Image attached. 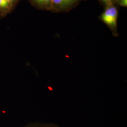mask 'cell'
Listing matches in <instances>:
<instances>
[{
	"instance_id": "obj_4",
	"label": "cell",
	"mask_w": 127,
	"mask_h": 127,
	"mask_svg": "<svg viewBox=\"0 0 127 127\" xmlns=\"http://www.w3.org/2000/svg\"><path fill=\"white\" fill-rule=\"evenodd\" d=\"M16 6L6 0H0V14L3 18L10 13Z\"/></svg>"
},
{
	"instance_id": "obj_3",
	"label": "cell",
	"mask_w": 127,
	"mask_h": 127,
	"mask_svg": "<svg viewBox=\"0 0 127 127\" xmlns=\"http://www.w3.org/2000/svg\"><path fill=\"white\" fill-rule=\"evenodd\" d=\"M33 7L39 10L50 11L52 0H27Z\"/></svg>"
},
{
	"instance_id": "obj_6",
	"label": "cell",
	"mask_w": 127,
	"mask_h": 127,
	"mask_svg": "<svg viewBox=\"0 0 127 127\" xmlns=\"http://www.w3.org/2000/svg\"><path fill=\"white\" fill-rule=\"evenodd\" d=\"M115 5L127 8V0H116Z\"/></svg>"
},
{
	"instance_id": "obj_7",
	"label": "cell",
	"mask_w": 127,
	"mask_h": 127,
	"mask_svg": "<svg viewBox=\"0 0 127 127\" xmlns=\"http://www.w3.org/2000/svg\"><path fill=\"white\" fill-rule=\"evenodd\" d=\"M40 127H60L59 125L53 124V123H49L47 124H45L43 125H41Z\"/></svg>"
},
{
	"instance_id": "obj_5",
	"label": "cell",
	"mask_w": 127,
	"mask_h": 127,
	"mask_svg": "<svg viewBox=\"0 0 127 127\" xmlns=\"http://www.w3.org/2000/svg\"><path fill=\"white\" fill-rule=\"evenodd\" d=\"M104 8L112 5H115L116 0H97Z\"/></svg>"
},
{
	"instance_id": "obj_9",
	"label": "cell",
	"mask_w": 127,
	"mask_h": 127,
	"mask_svg": "<svg viewBox=\"0 0 127 127\" xmlns=\"http://www.w3.org/2000/svg\"><path fill=\"white\" fill-rule=\"evenodd\" d=\"M2 18V17H1V15H0V18Z\"/></svg>"
},
{
	"instance_id": "obj_2",
	"label": "cell",
	"mask_w": 127,
	"mask_h": 127,
	"mask_svg": "<svg viewBox=\"0 0 127 127\" xmlns=\"http://www.w3.org/2000/svg\"><path fill=\"white\" fill-rule=\"evenodd\" d=\"M86 0H52L50 11L54 13L68 12Z\"/></svg>"
},
{
	"instance_id": "obj_1",
	"label": "cell",
	"mask_w": 127,
	"mask_h": 127,
	"mask_svg": "<svg viewBox=\"0 0 127 127\" xmlns=\"http://www.w3.org/2000/svg\"><path fill=\"white\" fill-rule=\"evenodd\" d=\"M119 16L118 7L112 5L104 8L99 19L108 27L114 36H119L117 31V21Z\"/></svg>"
},
{
	"instance_id": "obj_8",
	"label": "cell",
	"mask_w": 127,
	"mask_h": 127,
	"mask_svg": "<svg viewBox=\"0 0 127 127\" xmlns=\"http://www.w3.org/2000/svg\"><path fill=\"white\" fill-rule=\"evenodd\" d=\"M6 0L9 1L10 3H12V4H13L14 6H16V5L18 4V2L21 0Z\"/></svg>"
}]
</instances>
